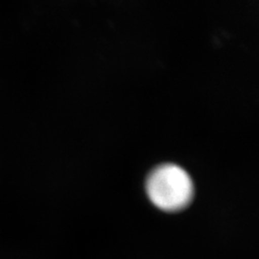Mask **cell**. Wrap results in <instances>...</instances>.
<instances>
[{"label":"cell","instance_id":"obj_1","mask_svg":"<svg viewBox=\"0 0 259 259\" xmlns=\"http://www.w3.org/2000/svg\"><path fill=\"white\" fill-rule=\"evenodd\" d=\"M146 189L152 203L165 212L185 208L193 197L190 176L175 164H163L153 169L147 178Z\"/></svg>","mask_w":259,"mask_h":259}]
</instances>
